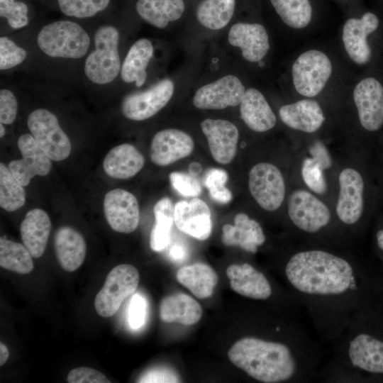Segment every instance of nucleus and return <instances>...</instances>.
<instances>
[{
    "label": "nucleus",
    "instance_id": "c85d7f7f",
    "mask_svg": "<svg viewBox=\"0 0 383 383\" xmlns=\"http://www.w3.org/2000/svg\"><path fill=\"white\" fill-rule=\"evenodd\" d=\"M51 230V221L45 211L33 209L25 216L20 226L23 245L33 257H40L44 253Z\"/></svg>",
    "mask_w": 383,
    "mask_h": 383
},
{
    "label": "nucleus",
    "instance_id": "7c9ffc66",
    "mask_svg": "<svg viewBox=\"0 0 383 383\" xmlns=\"http://www.w3.org/2000/svg\"><path fill=\"white\" fill-rule=\"evenodd\" d=\"M236 0H201L195 16L203 31L209 33L224 31L233 17Z\"/></svg>",
    "mask_w": 383,
    "mask_h": 383
},
{
    "label": "nucleus",
    "instance_id": "3c124183",
    "mask_svg": "<svg viewBox=\"0 0 383 383\" xmlns=\"http://www.w3.org/2000/svg\"><path fill=\"white\" fill-rule=\"evenodd\" d=\"M201 169V165L199 162H192L189 165V172L194 176L199 174Z\"/></svg>",
    "mask_w": 383,
    "mask_h": 383
},
{
    "label": "nucleus",
    "instance_id": "72a5a7b5",
    "mask_svg": "<svg viewBox=\"0 0 383 383\" xmlns=\"http://www.w3.org/2000/svg\"><path fill=\"white\" fill-rule=\"evenodd\" d=\"M32 255L24 245L0 238V266L14 272L26 274L34 267Z\"/></svg>",
    "mask_w": 383,
    "mask_h": 383
},
{
    "label": "nucleus",
    "instance_id": "f704fd0d",
    "mask_svg": "<svg viewBox=\"0 0 383 383\" xmlns=\"http://www.w3.org/2000/svg\"><path fill=\"white\" fill-rule=\"evenodd\" d=\"M283 22L291 28L300 29L311 21L312 9L309 0H270Z\"/></svg>",
    "mask_w": 383,
    "mask_h": 383
},
{
    "label": "nucleus",
    "instance_id": "a211bd4d",
    "mask_svg": "<svg viewBox=\"0 0 383 383\" xmlns=\"http://www.w3.org/2000/svg\"><path fill=\"white\" fill-rule=\"evenodd\" d=\"M18 148L22 159L11 161L8 167L21 184L27 186L35 176H45L50 173L51 160L37 145L30 133H24L18 138Z\"/></svg>",
    "mask_w": 383,
    "mask_h": 383
},
{
    "label": "nucleus",
    "instance_id": "dca6fc26",
    "mask_svg": "<svg viewBox=\"0 0 383 383\" xmlns=\"http://www.w3.org/2000/svg\"><path fill=\"white\" fill-rule=\"evenodd\" d=\"M359 123L370 133L383 127V87L373 77L361 80L353 91Z\"/></svg>",
    "mask_w": 383,
    "mask_h": 383
},
{
    "label": "nucleus",
    "instance_id": "e433bc0d",
    "mask_svg": "<svg viewBox=\"0 0 383 383\" xmlns=\"http://www.w3.org/2000/svg\"><path fill=\"white\" fill-rule=\"evenodd\" d=\"M59 10L66 16L87 19L104 11L111 0H56Z\"/></svg>",
    "mask_w": 383,
    "mask_h": 383
},
{
    "label": "nucleus",
    "instance_id": "f3484780",
    "mask_svg": "<svg viewBox=\"0 0 383 383\" xmlns=\"http://www.w3.org/2000/svg\"><path fill=\"white\" fill-rule=\"evenodd\" d=\"M104 212L108 223L116 232L130 233L138 226V200L126 190L115 189L107 192L104 199Z\"/></svg>",
    "mask_w": 383,
    "mask_h": 383
},
{
    "label": "nucleus",
    "instance_id": "9b49d317",
    "mask_svg": "<svg viewBox=\"0 0 383 383\" xmlns=\"http://www.w3.org/2000/svg\"><path fill=\"white\" fill-rule=\"evenodd\" d=\"M245 91L240 77L226 72L198 84L192 94V103L201 110H223L238 106Z\"/></svg>",
    "mask_w": 383,
    "mask_h": 383
},
{
    "label": "nucleus",
    "instance_id": "39448f33",
    "mask_svg": "<svg viewBox=\"0 0 383 383\" xmlns=\"http://www.w3.org/2000/svg\"><path fill=\"white\" fill-rule=\"evenodd\" d=\"M123 33L111 23L98 26L92 35V45L83 60V72L87 81L98 87L112 84L119 79L126 51Z\"/></svg>",
    "mask_w": 383,
    "mask_h": 383
},
{
    "label": "nucleus",
    "instance_id": "a19ab883",
    "mask_svg": "<svg viewBox=\"0 0 383 383\" xmlns=\"http://www.w3.org/2000/svg\"><path fill=\"white\" fill-rule=\"evenodd\" d=\"M169 179L172 187L184 196L197 197L201 193L199 182L190 173L173 172Z\"/></svg>",
    "mask_w": 383,
    "mask_h": 383
},
{
    "label": "nucleus",
    "instance_id": "bb28decb",
    "mask_svg": "<svg viewBox=\"0 0 383 383\" xmlns=\"http://www.w3.org/2000/svg\"><path fill=\"white\" fill-rule=\"evenodd\" d=\"M54 248L60 265L67 272L77 270L85 259V240L79 232L71 227L62 226L57 230Z\"/></svg>",
    "mask_w": 383,
    "mask_h": 383
},
{
    "label": "nucleus",
    "instance_id": "49530a36",
    "mask_svg": "<svg viewBox=\"0 0 383 383\" xmlns=\"http://www.w3.org/2000/svg\"><path fill=\"white\" fill-rule=\"evenodd\" d=\"M146 301L140 294H135L130 302L128 321L130 326L133 329L140 328L145 321Z\"/></svg>",
    "mask_w": 383,
    "mask_h": 383
},
{
    "label": "nucleus",
    "instance_id": "a878e982",
    "mask_svg": "<svg viewBox=\"0 0 383 383\" xmlns=\"http://www.w3.org/2000/svg\"><path fill=\"white\" fill-rule=\"evenodd\" d=\"M138 16L149 26L167 31L179 21L185 11L184 0H138L135 5Z\"/></svg>",
    "mask_w": 383,
    "mask_h": 383
},
{
    "label": "nucleus",
    "instance_id": "b1692460",
    "mask_svg": "<svg viewBox=\"0 0 383 383\" xmlns=\"http://www.w3.org/2000/svg\"><path fill=\"white\" fill-rule=\"evenodd\" d=\"M279 116L289 128L306 133L318 131L326 120L319 104L311 99H302L282 106Z\"/></svg>",
    "mask_w": 383,
    "mask_h": 383
},
{
    "label": "nucleus",
    "instance_id": "5701e85b",
    "mask_svg": "<svg viewBox=\"0 0 383 383\" xmlns=\"http://www.w3.org/2000/svg\"><path fill=\"white\" fill-rule=\"evenodd\" d=\"M221 240L227 246H237L255 254L266 242V235L259 222L246 213H239L234 217V224L222 228Z\"/></svg>",
    "mask_w": 383,
    "mask_h": 383
},
{
    "label": "nucleus",
    "instance_id": "cd10ccee",
    "mask_svg": "<svg viewBox=\"0 0 383 383\" xmlns=\"http://www.w3.org/2000/svg\"><path fill=\"white\" fill-rule=\"evenodd\" d=\"M145 164L143 155L133 145L123 143L113 148L103 162L104 172L114 179H126L138 173Z\"/></svg>",
    "mask_w": 383,
    "mask_h": 383
},
{
    "label": "nucleus",
    "instance_id": "f257e3e1",
    "mask_svg": "<svg viewBox=\"0 0 383 383\" xmlns=\"http://www.w3.org/2000/svg\"><path fill=\"white\" fill-rule=\"evenodd\" d=\"M288 290L323 340L333 342L365 307L383 299V275L356 247L291 238L281 259Z\"/></svg>",
    "mask_w": 383,
    "mask_h": 383
},
{
    "label": "nucleus",
    "instance_id": "4c0bfd02",
    "mask_svg": "<svg viewBox=\"0 0 383 383\" xmlns=\"http://www.w3.org/2000/svg\"><path fill=\"white\" fill-rule=\"evenodd\" d=\"M0 16L13 30H20L30 23L29 8L21 0H0Z\"/></svg>",
    "mask_w": 383,
    "mask_h": 383
},
{
    "label": "nucleus",
    "instance_id": "2eb2a0df",
    "mask_svg": "<svg viewBox=\"0 0 383 383\" xmlns=\"http://www.w3.org/2000/svg\"><path fill=\"white\" fill-rule=\"evenodd\" d=\"M226 32V43L230 49L237 50L243 60L251 63L265 65L263 59L270 49V39L267 30L262 24L236 22Z\"/></svg>",
    "mask_w": 383,
    "mask_h": 383
},
{
    "label": "nucleus",
    "instance_id": "79ce46f5",
    "mask_svg": "<svg viewBox=\"0 0 383 383\" xmlns=\"http://www.w3.org/2000/svg\"><path fill=\"white\" fill-rule=\"evenodd\" d=\"M18 103L14 92L9 87L0 90V123L11 125L16 120Z\"/></svg>",
    "mask_w": 383,
    "mask_h": 383
},
{
    "label": "nucleus",
    "instance_id": "37998d69",
    "mask_svg": "<svg viewBox=\"0 0 383 383\" xmlns=\"http://www.w3.org/2000/svg\"><path fill=\"white\" fill-rule=\"evenodd\" d=\"M371 243L373 254L383 275V214L377 213L374 218L371 227Z\"/></svg>",
    "mask_w": 383,
    "mask_h": 383
},
{
    "label": "nucleus",
    "instance_id": "ea45409f",
    "mask_svg": "<svg viewBox=\"0 0 383 383\" xmlns=\"http://www.w3.org/2000/svg\"><path fill=\"white\" fill-rule=\"evenodd\" d=\"M228 174L222 169L209 170L204 178V185L209 189L211 198L219 204H226L232 200V194L226 187Z\"/></svg>",
    "mask_w": 383,
    "mask_h": 383
},
{
    "label": "nucleus",
    "instance_id": "9d476101",
    "mask_svg": "<svg viewBox=\"0 0 383 383\" xmlns=\"http://www.w3.org/2000/svg\"><path fill=\"white\" fill-rule=\"evenodd\" d=\"M248 183L252 197L263 210L274 212L286 203L289 193L287 179L276 165L256 163L249 171Z\"/></svg>",
    "mask_w": 383,
    "mask_h": 383
},
{
    "label": "nucleus",
    "instance_id": "a18cd8bd",
    "mask_svg": "<svg viewBox=\"0 0 383 383\" xmlns=\"http://www.w3.org/2000/svg\"><path fill=\"white\" fill-rule=\"evenodd\" d=\"M67 380L70 383H110L104 374L86 367L72 370L68 373Z\"/></svg>",
    "mask_w": 383,
    "mask_h": 383
},
{
    "label": "nucleus",
    "instance_id": "2f4dec72",
    "mask_svg": "<svg viewBox=\"0 0 383 383\" xmlns=\"http://www.w3.org/2000/svg\"><path fill=\"white\" fill-rule=\"evenodd\" d=\"M177 280L199 299L211 296L218 283V277L209 265L196 262L179 268Z\"/></svg>",
    "mask_w": 383,
    "mask_h": 383
},
{
    "label": "nucleus",
    "instance_id": "7ed1b4c3",
    "mask_svg": "<svg viewBox=\"0 0 383 383\" xmlns=\"http://www.w3.org/2000/svg\"><path fill=\"white\" fill-rule=\"evenodd\" d=\"M333 343L330 361L363 382H383V299L356 313Z\"/></svg>",
    "mask_w": 383,
    "mask_h": 383
},
{
    "label": "nucleus",
    "instance_id": "4be33fe9",
    "mask_svg": "<svg viewBox=\"0 0 383 383\" xmlns=\"http://www.w3.org/2000/svg\"><path fill=\"white\" fill-rule=\"evenodd\" d=\"M379 26L375 14L367 12L361 18H349L343 29V41L347 53L353 61L358 65L369 62L371 50L367 36Z\"/></svg>",
    "mask_w": 383,
    "mask_h": 383
},
{
    "label": "nucleus",
    "instance_id": "c9c22d12",
    "mask_svg": "<svg viewBox=\"0 0 383 383\" xmlns=\"http://www.w3.org/2000/svg\"><path fill=\"white\" fill-rule=\"evenodd\" d=\"M9 167L0 164V206L9 212L22 207L26 202V192Z\"/></svg>",
    "mask_w": 383,
    "mask_h": 383
},
{
    "label": "nucleus",
    "instance_id": "c756f323",
    "mask_svg": "<svg viewBox=\"0 0 383 383\" xmlns=\"http://www.w3.org/2000/svg\"><path fill=\"white\" fill-rule=\"evenodd\" d=\"M201 315L202 309L199 302L184 293L167 296L160 304V317L165 323L191 326L196 323Z\"/></svg>",
    "mask_w": 383,
    "mask_h": 383
},
{
    "label": "nucleus",
    "instance_id": "1a4fd4ad",
    "mask_svg": "<svg viewBox=\"0 0 383 383\" xmlns=\"http://www.w3.org/2000/svg\"><path fill=\"white\" fill-rule=\"evenodd\" d=\"M182 87L179 77H162L145 88L126 94L121 101V112L131 121L148 120L168 105Z\"/></svg>",
    "mask_w": 383,
    "mask_h": 383
},
{
    "label": "nucleus",
    "instance_id": "aec40b11",
    "mask_svg": "<svg viewBox=\"0 0 383 383\" xmlns=\"http://www.w3.org/2000/svg\"><path fill=\"white\" fill-rule=\"evenodd\" d=\"M194 148V140L189 133L178 128H165L154 135L150 157L154 164L167 166L188 157Z\"/></svg>",
    "mask_w": 383,
    "mask_h": 383
},
{
    "label": "nucleus",
    "instance_id": "ddd939ff",
    "mask_svg": "<svg viewBox=\"0 0 383 383\" xmlns=\"http://www.w3.org/2000/svg\"><path fill=\"white\" fill-rule=\"evenodd\" d=\"M139 280V272L134 266L123 264L113 267L95 296L94 307L97 313L104 318L113 316L123 301L135 292Z\"/></svg>",
    "mask_w": 383,
    "mask_h": 383
},
{
    "label": "nucleus",
    "instance_id": "09e8293b",
    "mask_svg": "<svg viewBox=\"0 0 383 383\" xmlns=\"http://www.w3.org/2000/svg\"><path fill=\"white\" fill-rule=\"evenodd\" d=\"M170 258L177 262H183L187 256V251L184 245L181 243L173 244L169 250Z\"/></svg>",
    "mask_w": 383,
    "mask_h": 383
},
{
    "label": "nucleus",
    "instance_id": "f03ea898",
    "mask_svg": "<svg viewBox=\"0 0 383 383\" xmlns=\"http://www.w3.org/2000/svg\"><path fill=\"white\" fill-rule=\"evenodd\" d=\"M380 206L372 156L345 151L336 159L335 218L343 235L357 246L370 229Z\"/></svg>",
    "mask_w": 383,
    "mask_h": 383
},
{
    "label": "nucleus",
    "instance_id": "412c9836",
    "mask_svg": "<svg viewBox=\"0 0 383 383\" xmlns=\"http://www.w3.org/2000/svg\"><path fill=\"white\" fill-rule=\"evenodd\" d=\"M174 221L180 231L199 240H206L211 233L210 209L203 200L196 197L175 204Z\"/></svg>",
    "mask_w": 383,
    "mask_h": 383
},
{
    "label": "nucleus",
    "instance_id": "4468645a",
    "mask_svg": "<svg viewBox=\"0 0 383 383\" xmlns=\"http://www.w3.org/2000/svg\"><path fill=\"white\" fill-rule=\"evenodd\" d=\"M332 73L328 56L316 50L303 52L292 65V79L296 91L306 97H313L324 88Z\"/></svg>",
    "mask_w": 383,
    "mask_h": 383
},
{
    "label": "nucleus",
    "instance_id": "6e6552de",
    "mask_svg": "<svg viewBox=\"0 0 383 383\" xmlns=\"http://www.w3.org/2000/svg\"><path fill=\"white\" fill-rule=\"evenodd\" d=\"M162 48L150 38H139L128 48L121 65L119 80L131 88L139 90L159 79L157 70L161 67Z\"/></svg>",
    "mask_w": 383,
    "mask_h": 383
},
{
    "label": "nucleus",
    "instance_id": "58836bf2",
    "mask_svg": "<svg viewBox=\"0 0 383 383\" xmlns=\"http://www.w3.org/2000/svg\"><path fill=\"white\" fill-rule=\"evenodd\" d=\"M28 57L27 50L9 36L0 37V70H11L22 65Z\"/></svg>",
    "mask_w": 383,
    "mask_h": 383
},
{
    "label": "nucleus",
    "instance_id": "473e14b6",
    "mask_svg": "<svg viewBox=\"0 0 383 383\" xmlns=\"http://www.w3.org/2000/svg\"><path fill=\"white\" fill-rule=\"evenodd\" d=\"M174 210V206L167 197L160 199L153 207L155 222L150 235V245L155 252L163 250L170 243Z\"/></svg>",
    "mask_w": 383,
    "mask_h": 383
},
{
    "label": "nucleus",
    "instance_id": "de8ad7c7",
    "mask_svg": "<svg viewBox=\"0 0 383 383\" xmlns=\"http://www.w3.org/2000/svg\"><path fill=\"white\" fill-rule=\"evenodd\" d=\"M374 176L377 185L380 205L383 204V151H376L372 157Z\"/></svg>",
    "mask_w": 383,
    "mask_h": 383
},
{
    "label": "nucleus",
    "instance_id": "0eeeda50",
    "mask_svg": "<svg viewBox=\"0 0 383 383\" xmlns=\"http://www.w3.org/2000/svg\"><path fill=\"white\" fill-rule=\"evenodd\" d=\"M35 43L39 51L49 59L84 60L91 49L92 36L74 21L57 20L39 30Z\"/></svg>",
    "mask_w": 383,
    "mask_h": 383
},
{
    "label": "nucleus",
    "instance_id": "393cba45",
    "mask_svg": "<svg viewBox=\"0 0 383 383\" xmlns=\"http://www.w3.org/2000/svg\"><path fill=\"white\" fill-rule=\"evenodd\" d=\"M238 106L240 118L250 130L265 133L276 126V115L258 89H246Z\"/></svg>",
    "mask_w": 383,
    "mask_h": 383
},
{
    "label": "nucleus",
    "instance_id": "8fccbe9b",
    "mask_svg": "<svg viewBox=\"0 0 383 383\" xmlns=\"http://www.w3.org/2000/svg\"><path fill=\"white\" fill-rule=\"evenodd\" d=\"M9 356V350L2 343H0V365L6 363Z\"/></svg>",
    "mask_w": 383,
    "mask_h": 383
},
{
    "label": "nucleus",
    "instance_id": "603ef678",
    "mask_svg": "<svg viewBox=\"0 0 383 383\" xmlns=\"http://www.w3.org/2000/svg\"><path fill=\"white\" fill-rule=\"evenodd\" d=\"M6 129L4 125L0 123V137L2 138L5 135Z\"/></svg>",
    "mask_w": 383,
    "mask_h": 383
},
{
    "label": "nucleus",
    "instance_id": "6ab92c4d",
    "mask_svg": "<svg viewBox=\"0 0 383 383\" xmlns=\"http://www.w3.org/2000/svg\"><path fill=\"white\" fill-rule=\"evenodd\" d=\"M200 126L213 158L223 165L231 162L237 152L240 136L237 126L226 119L210 118L201 121Z\"/></svg>",
    "mask_w": 383,
    "mask_h": 383
},
{
    "label": "nucleus",
    "instance_id": "864d4df0",
    "mask_svg": "<svg viewBox=\"0 0 383 383\" xmlns=\"http://www.w3.org/2000/svg\"><path fill=\"white\" fill-rule=\"evenodd\" d=\"M377 150H382L383 151V145L380 146L379 148Z\"/></svg>",
    "mask_w": 383,
    "mask_h": 383
},
{
    "label": "nucleus",
    "instance_id": "f8f14e48",
    "mask_svg": "<svg viewBox=\"0 0 383 383\" xmlns=\"http://www.w3.org/2000/svg\"><path fill=\"white\" fill-rule=\"evenodd\" d=\"M26 123L37 145L51 160L62 161L70 155V138L54 113L38 108L28 114Z\"/></svg>",
    "mask_w": 383,
    "mask_h": 383
},
{
    "label": "nucleus",
    "instance_id": "20e7f679",
    "mask_svg": "<svg viewBox=\"0 0 383 383\" xmlns=\"http://www.w3.org/2000/svg\"><path fill=\"white\" fill-rule=\"evenodd\" d=\"M285 205L292 239L357 247L341 233L331 205L304 187L293 184Z\"/></svg>",
    "mask_w": 383,
    "mask_h": 383
},
{
    "label": "nucleus",
    "instance_id": "c03bdc74",
    "mask_svg": "<svg viewBox=\"0 0 383 383\" xmlns=\"http://www.w3.org/2000/svg\"><path fill=\"white\" fill-rule=\"evenodd\" d=\"M138 382H179L181 379L177 372L167 366H157L144 372L138 379Z\"/></svg>",
    "mask_w": 383,
    "mask_h": 383
},
{
    "label": "nucleus",
    "instance_id": "423d86ee",
    "mask_svg": "<svg viewBox=\"0 0 383 383\" xmlns=\"http://www.w3.org/2000/svg\"><path fill=\"white\" fill-rule=\"evenodd\" d=\"M336 160L321 140L306 150L293 151V184H300L319 196L333 207L335 196Z\"/></svg>",
    "mask_w": 383,
    "mask_h": 383
}]
</instances>
